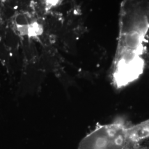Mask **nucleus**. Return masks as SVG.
<instances>
[{
    "label": "nucleus",
    "instance_id": "1",
    "mask_svg": "<svg viewBox=\"0 0 149 149\" xmlns=\"http://www.w3.org/2000/svg\"><path fill=\"white\" fill-rule=\"evenodd\" d=\"M128 125L117 120L100 125L81 139L78 149H125Z\"/></svg>",
    "mask_w": 149,
    "mask_h": 149
},
{
    "label": "nucleus",
    "instance_id": "2",
    "mask_svg": "<svg viewBox=\"0 0 149 149\" xmlns=\"http://www.w3.org/2000/svg\"><path fill=\"white\" fill-rule=\"evenodd\" d=\"M125 149H149V119L128 124Z\"/></svg>",
    "mask_w": 149,
    "mask_h": 149
}]
</instances>
